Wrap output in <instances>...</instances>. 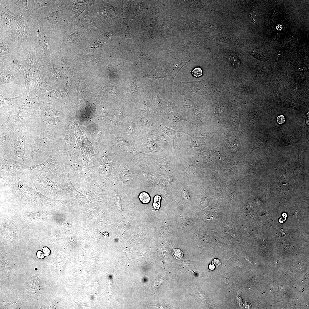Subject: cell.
Returning a JSON list of instances; mask_svg holds the SVG:
<instances>
[{
    "label": "cell",
    "mask_w": 309,
    "mask_h": 309,
    "mask_svg": "<svg viewBox=\"0 0 309 309\" xmlns=\"http://www.w3.org/2000/svg\"><path fill=\"white\" fill-rule=\"evenodd\" d=\"M4 1L0 0V36L11 41L27 56L35 47L38 21L33 14L26 16L14 13Z\"/></svg>",
    "instance_id": "1"
},
{
    "label": "cell",
    "mask_w": 309,
    "mask_h": 309,
    "mask_svg": "<svg viewBox=\"0 0 309 309\" xmlns=\"http://www.w3.org/2000/svg\"><path fill=\"white\" fill-rule=\"evenodd\" d=\"M28 130L25 141L27 166L40 164L48 157L54 134L50 129L31 123L27 124Z\"/></svg>",
    "instance_id": "2"
},
{
    "label": "cell",
    "mask_w": 309,
    "mask_h": 309,
    "mask_svg": "<svg viewBox=\"0 0 309 309\" xmlns=\"http://www.w3.org/2000/svg\"><path fill=\"white\" fill-rule=\"evenodd\" d=\"M28 130L27 124L0 126V156L21 162L27 166L25 141Z\"/></svg>",
    "instance_id": "3"
},
{
    "label": "cell",
    "mask_w": 309,
    "mask_h": 309,
    "mask_svg": "<svg viewBox=\"0 0 309 309\" xmlns=\"http://www.w3.org/2000/svg\"><path fill=\"white\" fill-rule=\"evenodd\" d=\"M34 16L38 22L35 49L37 57L43 66L52 59L53 50L52 31L45 20Z\"/></svg>",
    "instance_id": "4"
},
{
    "label": "cell",
    "mask_w": 309,
    "mask_h": 309,
    "mask_svg": "<svg viewBox=\"0 0 309 309\" xmlns=\"http://www.w3.org/2000/svg\"><path fill=\"white\" fill-rule=\"evenodd\" d=\"M50 83L43 66L37 57L29 89L37 96L51 89Z\"/></svg>",
    "instance_id": "5"
},
{
    "label": "cell",
    "mask_w": 309,
    "mask_h": 309,
    "mask_svg": "<svg viewBox=\"0 0 309 309\" xmlns=\"http://www.w3.org/2000/svg\"><path fill=\"white\" fill-rule=\"evenodd\" d=\"M26 56L17 53L5 58L0 63V72L8 71L22 79Z\"/></svg>",
    "instance_id": "6"
},
{
    "label": "cell",
    "mask_w": 309,
    "mask_h": 309,
    "mask_svg": "<svg viewBox=\"0 0 309 309\" xmlns=\"http://www.w3.org/2000/svg\"><path fill=\"white\" fill-rule=\"evenodd\" d=\"M27 94L24 91L18 96L11 98H5L0 94V121L3 117L8 118L11 114L18 111L20 106L25 99Z\"/></svg>",
    "instance_id": "7"
},
{
    "label": "cell",
    "mask_w": 309,
    "mask_h": 309,
    "mask_svg": "<svg viewBox=\"0 0 309 309\" xmlns=\"http://www.w3.org/2000/svg\"><path fill=\"white\" fill-rule=\"evenodd\" d=\"M37 56L35 48L31 49L25 58L23 72L25 86V91L28 94L31 85L33 72L36 62Z\"/></svg>",
    "instance_id": "8"
},
{
    "label": "cell",
    "mask_w": 309,
    "mask_h": 309,
    "mask_svg": "<svg viewBox=\"0 0 309 309\" xmlns=\"http://www.w3.org/2000/svg\"><path fill=\"white\" fill-rule=\"evenodd\" d=\"M62 116L61 112L55 109L50 104L41 103L33 110L31 119L32 118L49 117Z\"/></svg>",
    "instance_id": "9"
},
{
    "label": "cell",
    "mask_w": 309,
    "mask_h": 309,
    "mask_svg": "<svg viewBox=\"0 0 309 309\" xmlns=\"http://www.w3.org/2000/svg\"><path fill=\"white\" fill-rule=\"evenodd\" d=\"M59 63L52 59L43 66L51 82L58 83L62 80V70Z\"/></svg>",
    "instance_id": "10"
},
{
    "label": "cell",
    "mask_w": 309,
    "mask_h": 309,
    "mask_svg": "<svg viewBox=\"0 0 309 309\" xmlns=\"http://www.w3.org/2000/svg\"><path fill=\"white\" fill-rule=\"evenodd\" d=\"M0 165L1 171L5 173H13L20 169L28 168L21 162L2 156H0Z\"/></svg>",
    "instance_id": "11"
},
{
    "label": "cell",
    "mask_w": 309,
    "mask_h": 309,
    "mask_svg": "<svg viewBox=\"0 0 309 309\" xmlns=\"http://www.w3.org/2000/svg\"><path fill=\"white\" fill-rule=\"evenodd\" d=\"M17 53L22 54L13 42L0 36V62H2L5 58Z\"/></svg>",
    "instance_id": "12"
},
{
    "label": "cell",
    "mask_w": 309,
    "mask_h": 309,
    "mask_svg": "<svg viewBox=\"0 0 309 309\" xmlns=\"http://www.w3.org/2000/svg\"><path fill=\"white\" fill-rule=\"evenodd\" d=\"M0 87L3 85L10 84H19L23 81V79L19 78L9 72H0Z\"/></svg>",
    "instance_id": "13"
},
{
    "label": "cell",
    "mask_w": 309,
    "mask_h": 309,
    "mask_svg": "<svg viewBox=\"0 0 309 309\" xmlns=\"http://www.w3.org/2000/svg\"><path fill=\"white\" fill-rule=\"evenodd\" d=\"M18 7L20 11V13L26 16H31L33 15L29 11L27 6V0H12Z\"/></svg>",
    "instance_id": "14"
},
{
    "label": "cell",
    "mask_w": 309,
    "mask_h": 309,
    "mask_svg": "<svg viewBox=\"0 0 309 309\" xmlns=\"http://www.w3.org/2000/svg\"><path fill=\"white\" fill-rule=\"evenodd\" d=\"M57 1L51 0H35L32 13H34L39 8L45 7H51L55 4Z\"/></svg>",
    "instance_id": "15"
},
{
    "label": "cell",
    "mask_w": 309,
    "mask_h": 309,
    "mask_svg": "<svg viewBox=\"0 0 309 309\" xmlns=\"http://www.w3.org/2000/svg\"><path fill=\"white\" fill-rule=\"evenodd\" d=\"M161 129L163 132L167 135L171 139L173 144V150L174 151L175 149V139L179 136V133L178 132L163 124L161 125Z\"/></svg>",
    "instance_id": "16"
},
{
    "label": "cell",
    "mask_w": 309,
    "mask_h": 309,
    "mask_svg": "<svg viewBox=\"0 0 309 309\" xmlns=\"http://www.w3.org/2000/svg\"><path fill=\"white\" fill-rule=\"evenodd\" d=\"M137 77L135 76L128 78L127 84V92L131 94H135L140 88L136 84V80Z\"/></svg>",
    "instance_id": "17"
},
{
    "label": "cell",
    "mask_w": 309,
    "mask_h": 309,
    "mask_svg": "<svg viewBox=\"0 0 309 309\" xmlns=\"http://www.w3.org/2000/svg\"><path fill=\"white\" fill-rule=\"evenodd\" d=\"M139 200L143 204L149 203L151 201V198L149 194L145 192L140 193L138 195Z\"/></svg>",
    "instance_id": "18"
},
{
    "label": "cell",
    "mask_w": 309,
    "mask_h": 309,
    "mask_svg": "<svg viewBox=\"0 0 309 309\" xmlns=\"http://www.w3.org/2000/svg\"><path fill=\"white\" fill-rule=\"evenodd\" d=\"M161 197L158 195L154 196L153 199V202L152 206L154 209L156 210L159 209L161 206Z\"/></svg>",
    "instance_id": "19"
},
{
    "label": "cell",
    "mask_w": 309,
    "mask_h": 309,
    "mask_svg": "<svg viewBox=\"0 0 309 309\" xmlns=\"http://www.w3.org/2000/svg\"><path fill=\"white\" fill-rule=\"evenodd\" d=\"M173 255L176 259H181L183 257V254L182 251L178 249H175L173 250Z\"/></svg>",
    "instance_id": "20"
},
{
    "label": "cell",
    "mask_w": 309,
    "mask_h": 309,
    "mask_svg": "<svg viewBox=\"0 0 309 309\" xmlns=\"http://www.w3.org/2000/svg\"><path fill=\"white\" fill-rule=\"evenodd\" d=\"M192 73L194 76L199 77L202 75L203 71L200 68L197 67L193 70Z\"/></svg>",
    "instance_id": "21"
},
{
    "label": "cell",
    "mask_w": 309,
    "mask_h": 309,
    "mask_svg": "<svg viewBox=\"0 0 309 309\" xmlns=\"http://www.w3.org/2000/svg\"><path fill=\"white\" fill-rule=\"evenodd\" d=\"M42 251L44 253L45 256L49 255L51 253V251L50 249L47 246L44 247L42 248Z\"/></svg>",
    "instance_id": "22"
},
{
    "label": "cell",
    "mask_w": 309,
    "mask_h": 309,
    "mask_svg": "<svg viewBox=\"0 0 309 309\" xmlns=\"http://www.w3.org/2000/svg\"><path fill=\"white\" fill-rule=\"evenodd\" d=\"M36 256L38 258L40 259H43L45 257L44 253L41 250H38L37 251Z\"/></svg>",
    "instance_id": "23"
},
{
    "label": "cell",
    "mask_w": 309,
    "mask_h": 309,
    "mask_svg": "<svg viewBox=\"0 0 309 309\" xmlns=\"http://www.w3.org/2000/svg\"><path fill=\"white\" fill-rule=\"evenodd\" d=\"M161 278H157L155 281L154 287L155 289L157 290L158 289V288L160 286V285L161 284L162 282L159 283L163 281L162 280H161Z\"/></svg>",
    "instance_id": "24"
},
{
    "label": "cell",
    "mask_w": 309,
    "mask_h": 309,
    "mask_svg": "<svg viewBox=\"0 0 309 309\" xmlns=\"http://www.w3.org/2000/svg\"><path fill=\"white\" fill-rule=\"evenodd\" d=\"M212 263L216 267H220L221 266V262L219 259L217 258L214 259L212 262Z\"/></svg>",
    "instance_id": "25"
},
{
    "label": "cell",
    "mask_w": 309,
    "mask_h": 309,
    "mask_svg": "<svg viewBox=\"0 0 309 309\" xmlns=\"http://www.w3.org/2000/svg\"><path fill=\"white\" fill-rule=\"evenodd\" d=\"M285 118L282 115L279 116L277 118V121L278 123L282 124L284 123L285 121Z\"/></svg>",
    "instance_id": "26"
},
{
    "label": "cell",
    "mask_w": 309,
    "mask_h": 309,
    "mask_svg": "<svg viewBox=\"0 0 309 309\" xmlns=\"http://www.w3.org/2000/svg\"><path fill=\"white\" fill-rule=\"evenodd\" d=\"M252 54L253 56L258 60L261 61L263 60V58L260 55L255 53L253 54Z\"/></svg>",
    "instance_id": "27"
},
{
    "label": "cell",
    "mask_w": 309,
    "mask_h": 309,
    "mask_svg": "<svg viewBox=\"0 0 309 309\" xmlns=\"http://www.w3.org/2000/svg\"><path fill=\"white\" fill-rule=\"evenodd\" d=\"M209 268L210 270H213L214 269L215 266L213 264H210L209 266Z\"/></svg>",
    "instance_id": "28"
},
{
    "label": "cell",
    "mask_w": 309,
    "mask_h": 309,
    "mask_svg": "<svg viewBox=\"0 0 309 309\" xmlns=\"http://www.w3.org/2000/svg\"><path fill=\"white\" fill-rule=\"evenodd\" d=\"M101 133L102 132L101 131L99 132L96 138V140L97 141L98 140L100 139L101 136Z\"/></svg>",
    "instance_id": "29"
}]
</instances>
